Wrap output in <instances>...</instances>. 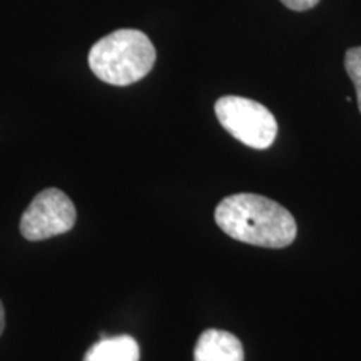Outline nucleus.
<instances>
[{
  "mask_svg": "<svg viewBox=\"0 0 361 361\" xmlns=\"http://www.w3.org/2000/svg\"><path fill=\"white\" fill-rule=\"evenodd\" d=\"M214 219L236 241L273 250L290 246L298 233L296 221L286 207L251 192L233 194L221 201Z\"/></svg>",
  "mask_w": 361,
  "mask_h": 361,
  "instance_id": "nucleus-1",
  "label": "nucleus"
},
{
  "mask_svg": "<svg viewBox=\"0 0 361 361\" xmlns=\"http://www.w3.org/2000/svg\"><path fill=\"white\" fill-rule=\"evenodd\" d=\"M156 49L141 30L119 29L92 45L89 67L99 79L111 85L137 82L151 72Z\"/></svg>",
  "mask_w": 361,
  "mask_h": 361,
  "instance_id": "nucleus-2",
  "label": "nucleus"
},
{
  "mask_svg": "<svg viewBox=\"0 0 361 361\" xmlns=\"http://www.w3.org/2000/svg\"><path fill=\"white\" fill-rule=\"evenodd\" d=\"M219 124L252 149H268L278 134V123L263 104L239 96L221 97L214 106Z\"/></svg>",
  "mask_w": 361,
  "mask_h": 361,
  "instance_id": "nucleus-3",
  "label": "nucleus"
},
{
  "mask_svg": "<svg viewBox=\"0 0 361 361\" xmlns=\"http://www.w3.org/2000/svg\"><path fill=\"white\" fill-rule=\"evenodd\" d=\"M74 202L61 189H44L34 197L20 219V233L29 241H42L71 231L75 224Z\"/></svg>",
  "mask_w": 361,
  "mask_h": 361,
  "instance_id": "nucleus-4",
  "label": "nucleus"
},
{
  "mask_svg": "<svg viewBox=\"0 0 361 361\" xmlns=\"http://www.w3.org/2000/svg\"><path fill=\"white\" fill-rule=\"evenodd\" d=\"M194 361H245V350L233 333L206 329L196 343Z\"/></svg>",
  "mask_w": 361,
  "mask_h": 361,
  "instance_id": "nucleus-5",
  "label": "nucleus"
},
{
  "mask_svg": "<svg viewBox=\"0 0 361 361\" xmlns=\"http://www.w3.org/2000/svg\"><path fill=\"white\" fill-rule=\"evenodd\" d=\"M139 345L133 336L102 338L89 348L84 361H139Z\"/></svg>",
  "mask_w": 361,
  "mask_h": 361,
  "instance_id": "nucleus-6",
  "label": "nucleus"
},
{
  "mask_svg": "<svg viewBox=\"0 0 361 361\" xmlns=\"http://www.w3.org/2000/svg\"><path fill=\"white\" fill-rule=\"evenodd\" d=\"M345 69L353 80L356 89V99L361 112V47L350 49L345 56Z\"/></svg>",
  "mask_w": 361,
  "mask_h": 361,
  "instance_id": "nucleus-7",
  "label": "nucleus"
},
{
  "mask_svg": "<svg viewBox=\"0 0 361 361\" xmlns=\"http://www.w3.org/2000/svg\"><path fill=\"white\" fill-rule=\"evenodd\" d=\"M281 2L288 8H291V11L303 12V11H310V8H313L319 0H281Z\"/></svg>",
  "mask_w": 361,
  "mask_h": 361,
  "instance_id": "nucleus-8",
  "label": "nucleus"
},
{
  "mask_svg": "<svg viewBox=\"0 0 361 361\" xmlns=\"http://www.w3.org/2000/svg\"><path fill=\"white\" fill-rule=\"evenodd\" d=\"M4 328H6V311H4V305L0 301V335L4 333Z\"/></svg>",
  "mask_w": 361,
  "mask_h": 361,
  "instance_id": "nucleus-9",
  "label": "nucleus"
}]
</instances>
